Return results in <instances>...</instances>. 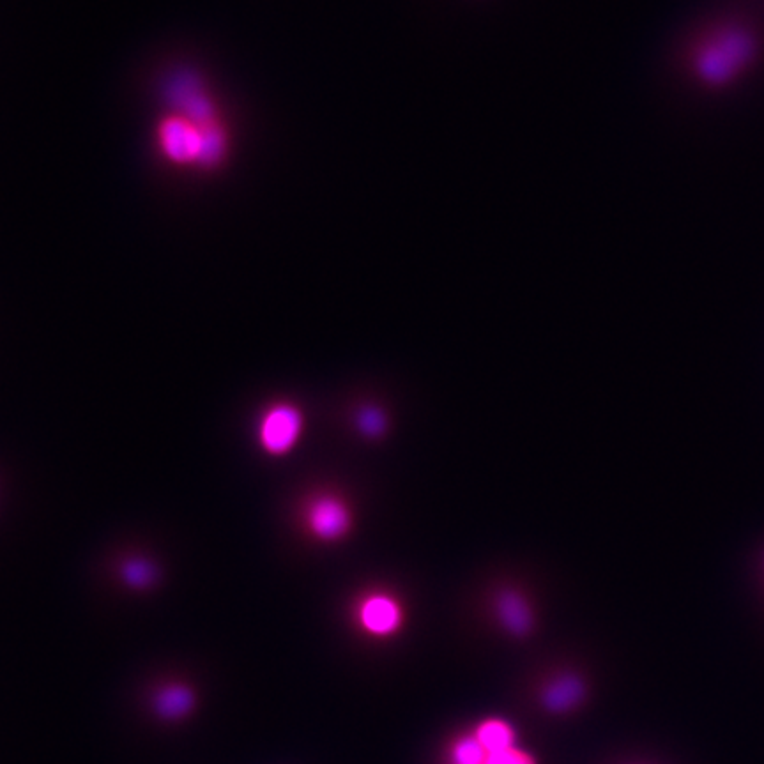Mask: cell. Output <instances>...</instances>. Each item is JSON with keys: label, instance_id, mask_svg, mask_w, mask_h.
<instances>
[{"label": "cell", "instance_id": "8", "mask_svg": "<svg viewBox=\"0 0 764 764\" xmlns=\"http://www.w3.org/2000/svg\"><path fill=\"white\" fill-rule=\"evenodd\" d=\"M497 614L503 623V627L515 635H526L533 625L531 611L522 596L506 591L497 600Z\"/></svg>", "mask_w": 764, "mask_h": 764}, {"label": "cell", "instance_id": "9", "mask_svg": "<svg viewBox=\"0 0 764 764\" xmlns=\"http://www.w3.org/2000/svg\"><path fill=\"white\" fill-rule=\"evenodd\" d=\"M476 740L482 743L487 754L512 749L513 729L503 720H487L476 731Z\"/></svg>", "mask_w": 764, "mask_h": 764}, {"label": "cell", "instance_id": "11", "mask_svg": "<svg viewBox=\"0 0 764 764\" xmlns=\"http://www.w3.org/2000/svg\"><path fill=\"white\" fill-rule=\"evenodd\" d=\"M124 577L126 581L130 582L131 586H137V588H144L149 582H151V566H147L146 563H128L124 568Z\"/></svg>", "mask_w": 764, "mask_h": 764}, {"label": "cell", "instance_id": "10", "mask_svg": "<svg viewBox=\"0 0 764 764\" xmlns=\"http://www.w3.org/2000/svg\"><path fill=\"white\" fill-rule=\"evenodd\" d=\"M487 752L482 747V743L476 740V736L460 740L455 749H453V763L455 764H485L487 761Z\"/></svg>", "mask_w": 764, "mask_h": 764}, {"label": "cell", "instance_id": "5", "mask_svg": "<svg viewBox=\"0 0 764 764\" xmlns=\"http://www.w3.org/2000/svg\"><path fill=\"white\" fill-rule=\"evenodd\" d=\"M349 522L351 520L347 508L333 497H322L315 501L308 513L310 528L322 540H337L349 529Z\"/></svg>", "mask_w": 764, "mask_h": 764}, {"label": "cell", "instance_id": "12", "mask_svg": "<svg viewBox=\"0 0 764 764\" xmlns=\"http://www.w3.org/2000/svg\"><path fill=\"white\" fill-rule=\"evenodd\" d=\"M485 764H535V761H533L528 754H524V752L515 750L512 747V749L501 750V752L489 754Z\"/></svg>", "mask_w": 764, "mask_h": 764}, {"label": "cell", "instance_id": "4", "mask_svg": "<svg viewBox=\"0 0 764 764\" xmlns=\"http://www.w3.org/2000/svg\"><path fill=\"white\" fill-rule=\"evenodd\" d=\"M197 692L183 681H169L154 690L151 697L156 717L165 722H183L197 710Z\"/></svg>", "mask_w": 764, "mask_h": 764}, {"label": "cell", "instance_id": "6", "mask_svg": "<svg viewBox=\"0 0 764 764\" xmlns=\"http://www.w3.org/2000/svg\"><path fill=\"white\" fill-rule=\"evenodd\" d=\"M361 623L368 632L375 635H388L400 625V607L388 596H372L361 607Z\"/></svg>", "mask_w": 764, "mask_h": 764}, {"label": "cell", "instance_id": "13", "mask_svg": "<svg viewBox=\"0 0 764 764\" xmlns=\"http://www.w3.org/2000/svg\"><path fill=\"white\" fill-rule=\"evenodd\" d=\"M360 427L368 436H377V434H381L382 428H384V418L379 411L367 409L365 413L361 414Z\"/></svg>", "mask_w": 764, "mask_h": 764}, {"label": "cell", "instance_id": "7", "mask_svg": "<svg viewBox=\"0 0 764 764\" xmlns=\"http://www.w3.org/2000/svg\"><path fill=\"white\" fill-rule=\"evenodd\" d=\"M584 683L579 676L565 674L551 681L543 690L542 703L552 713H565L581 703Z\"/></svg>", "mask_w": 764, "mask_h": 764}, {"label": "cell", "instance_id": "1", "mask_svg": "<svg viewBox=\"0 0 764 764\" xmlns=\"http://www.w3.org/2000/svg\"><path fill=\"white\" fill-rule=\"evenodd\" d=\"M158 149L174 165L214 169L227 154V131L220 121H195L167 112L156 130Z\"/></svg>", "mask_w": 764, "mask_h": 764}, {"label": "cell", "instance_id": "3", "mask_svg": "<svg viewBox=\"0 0 764 764\" xmlns=\"http://www.w3.org/2000/svg\"><path fill=\"white\" fill-rule=\"evenodd\" d=\"M303 418L296 407L280 404L271 407L260 421L259 441L271 455H285L298 443Z\"/></svg>", "mask_w": 764, "mask_h": 764}, {"label": "cell", "instance_id": "2", "mask_svg": "<svg viewBox=\"0 0 764 764\" xmlns=\"http://www.w3.org/2000/svg\"><path fill=\"white\" fill-rule=\"evenodd\" d=\"M752 55V41L745 34L731 32L704 46L697 59L699 75L711 84H720L733 77Z\"/></svg>", "mask_w": 764, "mask_h": 764}]
</instances>
